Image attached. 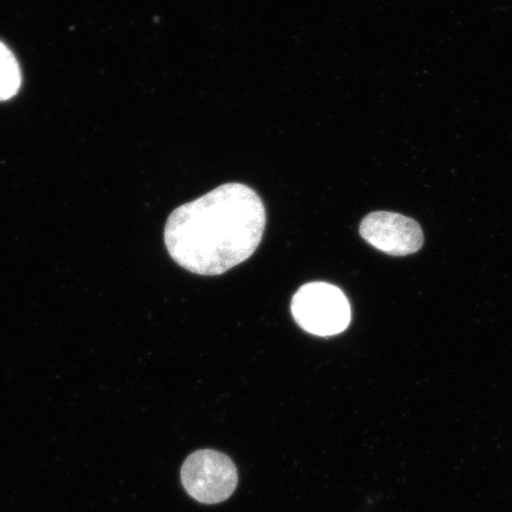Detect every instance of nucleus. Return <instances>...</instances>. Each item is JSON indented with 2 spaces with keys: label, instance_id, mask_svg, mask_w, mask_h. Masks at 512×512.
Segmentation results:
<instances>
[{
  "label": "nucleus",
  "instance_id": "39448f33",
  "mask_svg": "<svg viewBox=\"0 0 512 512\" xmlns=\"http://www.w3.org/2000/svg\"><path fill=\"white\" fill-rule=\"evenodd\" d=\"M21 70L11 50L0 42V101L15 96L21 87Z\"/></svg>",
  "mask_w": 512,
  "mask_h": 512
},
{
  "label": "nucleus",
  "instance_id": "f257e3e1",
  "mask_svg": "<svg viewBox=\"0 0 512 512\" xmlns=\"http://www.w3.org/2000/svg\"><path fill=\"white\" fill-rule=\"evenodd\" d=\"M266 208L256 192L227 183L177 208L166 222V248L177 264L200 275H220L259 247Z\"/></svg>",
  "mask_w": 512,
  "mask_h": 512
},
{
  "label": "nucleus",
  "instance_id": "7ed1b4c3",
  "mask_svg": "<svg viewBox=\"0 0 512 512\" xmlns=\"http://www.w3.org/2000/svg\"><path fill=\"white\" fill-rule=\"evenodd\" d=\"M181 478L185 491L203 504L227 501L238 486L233 460L214 450L192 453L182 466Z\"/></svg>",
  "mask_w": 512,
  "mask_h": 512
},
{
  "label": "nucleus",
  "instance_id": "f03ea898",
  "mask_svg": "<svg viewBox=\"0 0 512 512\" xmlns=\"http://www.w3.org/2000/svg\"><path fill=\"white\" fill-rule=\"evenodd\" d=\"M292 315L309 334L329 337L341 334L351 322V306L341 288L310 283L299 288L292 299Z\"/></svg>",
  "mask_w": 512,
  "mask_h": 512
},
{
  "label": "nucleus",
  "instance_id": "20e7f679",
  "mask_svg": "<svg viewBox=\"0 0 512 512\" xmlns=\"http://www.w3.org/2000/svg\"><path fill=\"white\" fill-rule=\"evenodd\" d=\"M360 233L369 245L394 256L416 253L424 243V233L418 223L388 211H376L364 217Z\"/></svg>",
  "mask_w": 512,
  "mask_h": 512
}]
</instances>
